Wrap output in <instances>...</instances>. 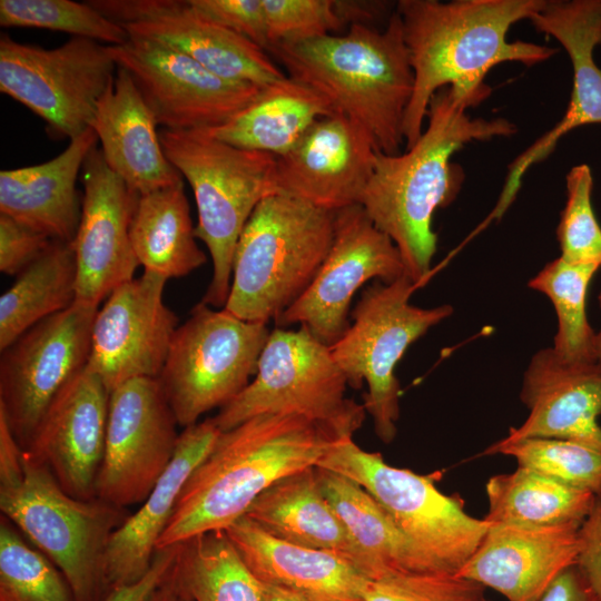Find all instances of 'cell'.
I'll list each match as a JSON object with an SVG mask.
<instances>
[{
    "mask_svg": "<svg viewBox=\"0 0 601 601\" xmlns=\"http://www.w3.org/2000/svg\"><path fill=\"white\" fill-rule=\"evenodd\" d=\"M474 101L452 87L432 98L416 142L398 155L377 152L359 205L398 248L407 276L422 285L437 248L434 214L459 195L464 171L453 155L472 141L511 137L518 128L506 118H472Z\"/></svg>",
    "mask_w": 601,
    "mask_h": 601,
    "instance_id": "6da1fadb",
    "label": "cell"
},
{
    "mask_svg": "<svg viewBox=\"0 0 601 601\" xmlns=\"http://www.w3.org/2000/svg\"><path fill=\"white\" fill-rule=\"evenodd\" d=\"M546 0H400L396 4L414 75L404 118L405 147L420 138L430 102L444 87L470 97L475 105L491 93L484 82L503 62L525 67L546 61L555 48L509 41L510 28L543 8Z\"/></svg>",
    "mask_w": 601,
    "mask_h": 601,
    "instance_id": "7a4b0ae2",
    "label": "cell"
},
{
    "mask_svg": "<svg viewBox=\"0 0 601 601\" xmlns=\"http://www.w3.org/2000/svg\"><path fill=\"white\" fill-rule=\"evenodd\" d=\"M341 439L296 414H260L221 432L184 485L157 550L226 530L274 483L318 466Z\"/></svg>",
    "mask_w": 601,
    "mask_h": 601,
    "instance_id": "3957f363",
    "label": "cell"
},
{
    "mask_svg": "<svg viewBox=\"0 0 601 601\" xmlns=\"http://www.w3.org/2000/svg\"><path fill=\"white\" fill-rule=\"evenodd\" d=\"M268 53L287 76L312 87L336 112L361 125L378 152L401 154L414 75L396 10L381 30L353 23L344 35L283 41Z\"/></svg>",
    "mask_w": 601,
    "mask_h": 601,
    "instance_id": "277c9868",
    "label": "cell"
},
{
    "mask_svg": "<svg viewBox=\"0 0 601 601\" xmlns=\"http://www.w3.org/2000/svg\"><path fill=\"white\" fill-rule=\"evenodd\" d=\"M0 510L63 573L78 601L109 593L105 559L128 509L69 495L51 471L23 450L0 414Z\"/></svg>",
    "mask_w": 601,
    "mask_h": 601,
    "instance_id": "5b68a950",
    "label": "cell"
},
{
    "mask_svg": "<svg viewBox=\"0 0 601 601\" xmlns=\"http://www.w3.org/2000/svg\"><path fill=\"white\" fill-rule=\"evenodd\" d=\"M335 211L284 193L264 198L236 244L224 309L267 324L309 287L334 238Z\"/></svg>",
    "mask_w": 601,
    "mask_h": 601,
    "instance_id": "8992f818",
    "label": "cell"
},
{
    "mask_svg": "<svg viewBox=\"0 0 601 601\" xmlns=\"http://www.w3.org/2000/svg\"><path fill=\"white\" fill-rule=\"evenodd\" d=\"M164 152L194 193L195 236L207 247L213 277L201 302L224 308L231 284L234 252L257 205L278 193L276 157L235 147L204 131L161 129Z\"/></svg>",
    "mask_w": 601,
    "mask_h": 601,
    "instance_id": "52a82bcc",
    "label": "cell"
},
{
    "mask_svg": "<svg viewBox=\"0 0 601 601\" xmlns=\"http://www.w3.org/2000/svg\"><path fill=\"white\" fill-rule=\"evenodd\" d=\"M347 385L329 346L304 327H276L262 351L254 380L214 420L225 432L260 414H296L341 437H353L366 411L345 397Z\"/></svg>",
    "mask_w": 601,
    "mask_h": 601,
    "instance_id": "ba28073f",
    "label": "cell"
},
{
    "mask_svg": "<svg viewBox=\"0 0 601 601\" xmlns=\"http://www.w3.org/2000/svg\"><path fill=\"white\" fill-rule=\"evenodd\" d=\"M420 286L407 275L390 284L374 280L352 312L353 324L331 346L348 385L359 388L366 382L363 406L385 444L394 440L400 417L397 363L414 342L454 311L447 304L431 308L412 305L410 297Z\"/></svg>",
    "mask_w": 601,
    "mask_h": 601,
    "instance_id": "9c48e42d",
    "label": "cell"
},
{
    "mask_svg": "<svg viewBox=\"0 0 601 601\" xmlns=\"http://www.w3.org/2000/svg\"><path fill=\"white\" fill-rule=\"evenodd\" d=\"M318 467L367 491L442 572L456 574L489 529L484 519L467 514L459 499L443 494L432 477L387 464L381 453L361 449L353 437L337 441Z\"/></svg>",
    "mask_w": 601,
    "mask_h": 601,
    "instance_id": "30bf717a",
    "label": "cell"
},
{
    "mask_svg": "<svg viewBox=\"0 0 601 601\" xmlns=\"http://www.w3.org/2000/svg\"><path fill=\"white\" fill-rule=\"evenodd\" d=\"M266 325L203 302L193 307L177 327L157 377L178 425L197 423L249 384L269 336Z\"/></svg>",
    "mask_w": 601,
    "mask_h": 601,
    "instance_id": "8fae6325",
    "label": "cell"
},
{
    "mask_svg": "<svg viewBox=\"0 0 601 601\" xmlns=\"http://www.w3.org/2000/svg\"><path fill=\"white\" fill-rule=\"evenodd\" d=\"M117 65L106 45L72 37L52 49L0 36V91L39 116L58 138L82 134L114 83Z\"/></svg>",
    "mask_w": 601,
    "mask_h": 601,
    "instance_id": "7c38bea8",
    "label": "cell"
},
{
    "mask_svg": "<svg viewBox=\"0 0 601 601\" xmlns=\"http://www.w3.org/2000/svg\"><path fill=\"white\" fill-rule=\"evenodd\" d=\"M97 311L75 300L1 351L0 414L23 450L59 392L86 367Z\"/></svg>",
    "mask_w": 601,
    "mask_h": 601,
    "instance_id": "4fadbf2b",
    "label": "cell"
},
{
    "mask_svg": "<svg viewBox=\"0 0 601 601\" xmlns=\"http://www.w3.org/2000/svg\"><path fill=\"white\" fill-rule=\"evenodd\" d=\"M407 275L394 242L361 205L335 211L331 249L306 292L276 319L285 328L299 324L327 346L347 331L354 294L371 279L385 284Z\"/></svg>",
    "mask_w": 601,
    "mask_h": 601,
    "instance_id": "5bb4252c",
    "label": "cell"
},
{
    "mask_svg": "<svg viewBox=\"0 0 601 601\" xmlns=\"http://www.w3.org/2000/svg\"><path fill=\"white\" fill-rule=\"evenodd\" d=\"M177 425L158 378L138 377L116 387L96 496L122 509L141 504L173 460Z\"/></svg>",
    "mask_w": 601,
    "mask_h": 601,
    "instance_id": "9a60e30c",
    "label": "cell"
},
{
    "mask_svg": "<svg viewBox=\"0 0 601 601\" xmlns=\"http://www.w3.org/2000/svg\"><path fill=\"white\" fill-rule=\"evenodd\" d=\"M107 48L117 67L129 73L162 129L218 127L263 89L221 78L188 56L151 40L129 37L126 43Z\"/></svg>",
    "mask_w": 601,
    "mask_h": 601,
    "instance_id": "2e32d148",
    "label": "cell"
},
{
    "mask_svg": "<svg viewBox=\"0 0 601 601\" xmlns=\"http://www.w3.org/2000/svg\"><path fill=\"white\" fill-rule=\"evenodd\" d=\"M129 37L181 52L215 75L266 87L287 75L270 55L246 38L201 17L189 0H89Z\"/></svg>",
    "mask_w": 601,
    "mask_h": 601,
    "instance_id": "e0dca14e",
    "label": "cell"
},
{
    "mask_svg": "<svg viewBox=\"0 0 601 601\" xmlns=\"http://www.w3.org/2000/svg\"><path fill=\"white\" fill-rule=\"evenodd\" d=\"M167 280L144 272L98 308L86 368L110 393L127 381L159 376L178 327L177 315L164 302Z\"/></svg>",
    "mask_w": 601,
    "mask_h": 601,
    "instance_id": "ac0fdd59",
    "label": "cell"
},
{
    "mask_svg": "<svg viewBox=\"0 0 601 601\" xmlns=\"http://www.w3.org/2000/svg\"><path fill=\"white\" fill-rule=\"evenodd\" d=\"M530 22L568 53L573 72L571 96L559 122L510 164L486 223L502 218L516 198L525 173L544 160L561 138L582 126L601 125V68L594 59V50L601 45V0H546Z\"/></svg>",
    "mask_w": 601,
    "mask_h": 601,
    "instance_id": "d6986e66",
    "label": "cell"
},
{
    "mask_svg": "<svg viewBox=\"0 0 601 601\" xmlns=\"http://www.w3.org/2000/svg\"><path fill=\"white\" fill-rule=\"evenodd\" d=\"M81 181V217L72 240L77 262L76 300L99 306L139 266L129 226L137 194L106 164L95 147L87 156Z\"/></svg>",
    "mask_w": 601,
    "mask_h": 601,
    "instance_id": "ffe728a7",
    "label": "cell"
},
{
    "mask_svg": "<svg viewBox=\"0 0 601 601\" xmlns=\"http://www.w3.org/2000/svg\"><path fill=\"white\" fill-rule=\"evenodd\" d=\"M377 152L361 125L334 112L319 118L287 154L276 157L275 185L278 193L333 211L359 205Z\"/></svg>",
    "mask_w": 601,
    "mask_h": 601,
    "instance_id": "44dd1931",
    "label": "cell"
},
{
    "mask_svg": "<svg viewBox=\"0 0 601 601\" xmlns=\"http://www.w3.org/2000/svg\"><path fill=\"white\" fill-rule=\"evenodd\" d=\"M109 397L100 378L85 367L52 401L24 449L76 499L97 497Z\"/></svg>",
    "mask_w": 601,
    "mask_h": 601,
    "instance_id": "7402d4cb",
    "label": "cell"
},
{
    "mask_svg": "<svg viewBox=\"0 0 601 601\" xmlns=\"http://www.w3.org/2000/svg\"><path fill=\"white\" fill-rule=\"evenodd\" d=\"M526 420L502 440L559 439L601 451V359L570 363L552 347L538 351L522 381Z\"/></svg>",
    "mask_w": 601,
    "mask_h": 601,
    "instance_id": "603a6c76",
    "label": "cell"
},
{
    "mask_svg": "<svg viewBox=\"0 0 601 601\" xmlns=\"http://www.w3.org/2000/svg\"><path fill=\"white\" fill-rule=\"evenodd\" d=\"M581 524H489L477 549L456 573L508 601H536L564 569L577 563Z\"/></svg>",
    "mask_w": 601,
    "mask_h": 601,
    "instance_id": "cb8c5ba5",
    "label": "cell"
},
{
    "mask_svg": "<svg viewBox=\"0 0 601 601\" xmlns=\"http://www.w3.org/2000/svg\"><path fill=\"white\" fill-rule=\"evenodd\" d=\"M224 531L260 583L309 601H364L368 577L349 559L280 540L246 515Z\"/></svg>",
    "mask_w": 601,
    "mask_h": 601,
    "instance_id": "d4e9b609",
    "label": "cell"
},
{
    "mask_svg": "<svg viewBox=\"0 0 601 601\" xmlns=\"http://www.w3.org/2000/svg\"><path fill=\"white\" fill-rule=\"evenodd\" d=\"M221 431L214 417L184 428L173 460L138 511L112 534L105 559L108 591L139 581L149 571L157 542L188 477L208 455Z\"/></svg>",
    "mask_w": 601,
    "mask_h": 601,
    "instance_id": "484cf974",
    "label": "cell"
},
{
    "mask_svg": "<svg viewBox=\"0 0 601 601\" xmlns=\"http://www.w3.org/2000/svg\"><path fill=\"white\" fill-rule=\"evenodd\" d=\"M157 126L131 77L118 67L90 127L108 167L137 195L183 180L164 152Z\"/></svg>",
    "mask_w": 601,
    "mask_h": 601,
    "instance_id": "4316f807",
    "label": "cell"
},
{
    "mask_svg": "<svg viewBox=\"0 0 601 601\" xmlns=\"http://www.w3.org/2000/svg\"><path fill=\"white\" fill-rule=\"evenodd\" d=\"M98 137L89 127L49 161L0 171V214L53 240L72 242L81 217L77 178Z\"/></svg>",
    "mask_w": 601,
    "mask_h": 601,
    "instance_id": "83f0119b",
    "label": "cell"
},
{
    "mask_svg": "<svg viewBox=\"0 0 601 601\" xmlns=\"http://www.w3.org/2000/svg\"><path fill=\"white\" fill-rule=\"evenodd\" d=\"M245 515L280 540L343 555L367 575L357 548L322 490L316 466L274 483Z\"/></svg>",
    "mask_w": 601,
    "mask_h": 601,
    "instance_id": "f1b7e54d",
    "label": "cell"
},
{
    "mask_svg": "<svg viewBox=\"0 0 601 601\" xmlns=\"http://www.w3.org/2000/svg\"><path fill=\"white\" fill-rule=\"evenodd\" d=\"M336 112L312 87L286 76L259 95L225 124L200 130L238 148L275 157L287 154L322 117Z\"/></svg>",
    "mask_w": 601,
    "mask_h": 601,
    "instance_id": "f546056e",
    "label": "cell"
},
{
    "mask_svg": "<svg viewBox=\"0 0 601 601\" xmlns=\"http://www.w3.org/2000/svg\"><path fill=\"white\" fill-rule=\"evenodd\" d=\"M316 467L322 490L357 548L368 579L388 571L442 572L361 485Z\"/></svg>",
    "mask_w": 601,
    "mask_h": 601,
    "instance_id": "4dcf8cb0",
    "label": "cell"
},
{
    "mask_svg": "<svg viewBox=\"0 0 601 601\" xmlns=\"http://www.w3.org/2000/svg\"><path fill=\"white\" fill-rule=\"evenodd\" d=\"M134 253L145 272L184 277L203 266L184 180L138 195L129 226Z\"/></svg>",
    "mask_w": 601,
    "mask_h": 601,
    "instance_id": "1f68e13d",
    "label": "cell"
},
{
    "mask_svg": "<svg viewBox=\"0 0 601 601\" xmlns=\"http://www.w3.org/2000/svg\"><path fill=\"white\" fill-rule=\"evenodd\" d=\"M489 524L546 526L581 524L595 494L562 483L535 470L519 466L491 476L485 485Z\"/></svg>",
    "mask_w": 601,
    "mask_h": 601,
    "instance_id": "d6a6232c",
    "label": "cell"
},
{
    "mask_svg": "<svg viewBox=\"0 0 601 601\" xmlns=\"http://www.w3.org/2000/svg\"><path fill=\"white\" fill-rule=\"evenodd\" d=\"M76 285L72 242L52 240L0 297V351L36 324L70 307Z\"/></svg>",
    "mask_w": 601,
    "mask_h": 601,
    "instance_id": "836d02e7",
    "label": "cell"
},
{
    "mask_svg": "<svg viewBox=\"0 0 601 601\" xmlns=\"http://www.w3.org/2000/svg\"><path fill=\"white\" fill-rule=\"evenodd\" d=\"M174 574L178 590L193 601H263L262 583L225 531L181 543Z\"/></svg>",
    "mask_w": 601,
    "mask_h": 601,
    "instance_id": "e575fe53",
    "label": "cell"
},
{
    "mask_svg": "<svg viewBox=\"0 0 601 601\" xmlns=\"http://www.w3.org/2000/svg\"><path fill=\"white\" fill-rule=\"evenodd\" d=\"M599 268L598 265L573 264L558 257L548 263L528 284L530 288L543 293L554 307L558 331L552 349L565 362L598 359L597 333L588 319L587 295Z\"/></svg>",
    "mask_w": 601,
    "mask_h": 601,
    "instance_id": "d590c367",
    "label": "cell"
},
{
    "mask_svg": "<svg viewBox=\"0 0 601 601\" xmlns=\"http://www.w3.org/2000/svg\"><path fill=\"white\" fill-rule=\"evenodd\" d=\"M0 601H78L58 566L3 515L0 518Z\"/></svg>",
    "mask_w": 601,
    "mask_h": 601,
    "instance_id": "8d00e7d4",
    "label": "cell"
},
{
    "mask_svg": "<svg viewBox=\"0 0 601 601\" xmlns=\"http://www.w3.org/2000/svg\"><path fill=\"white\" fill-rule=\"evenodd\" d=\"M0 26L66 32L106 46H120L129 40L121 24L100 13L88 1L1 0Z\"/></svg>",
    "mask_w": 601,
    "mask_h": 601,
    "instance_id": "74e56055",
    "label": "cell"
},
{
    "mask_svg": "<svg viewBox=\"0 0 601 601\" xmlns=\"http://www.w3.org/2000/svg\"><path fill=\"white\" fill-rule=\"evenodd\" d=\"M484 454H503L525 466L568 485L601 493V451L568 440L530 437L508 442L500 440Z\"/></svg>",
    "mask_w": 601,
    "mask_h": 601,
    "instance_id": "f35d334b",
    "label": "cell"
},
{
    "mask_svg": "<svg viewBox=\"0 0 601 601\" xmlns=\"http://www.w3.org/2000/svg\"><path fill=\"white\" fill-rule=\"evenodd\" d=\"M263 3L269 48L283 41L338 35L345 26L368 23L374 14L370 9L373 6L356 1L263 0Z\"/></svg>",
    "mask_w": 601,
    "mask_h": 601,
    "instance_id": "ab89813d",
    "label": "cell"
},
{
    "mask_svg": "<svg viewBox=\"0 0 601 601\" xmlns=\"http://www.w3.org/2000/svg\"><path fill=\"white\" fill-rule=\"evenodd\" d=\"M566 200L556 228L562 259L601 267V226L592 207L593 177L589 165L573 166L565 176Z\"/></svg>",
    "mask_w": 601,
    "mask_h": 601,
    "instance_id": "60d3db41",
    "label": "cell"
},
{
    "mask_svg": "<svg viewBox=\"0 0 601 601\" xmlns=\"http://www.w3.org/2000/svg\"><path fill=\"white\" fill-rule=\"evenodd\" d=\"M484 590L453 573L388 571L368 579L364 601H484Z\"/></svg>",
    "mask_w": 601,
    "mask_h": 601,
    "instance_id": "b9f144b4",
    "label": "cell"
},
{
    "mask_svg": "<svg viewBox=\"0 0 601 601\" xmlns=\"http://www.w3.org/2000/svg\"><path fill=\"white\" fill-rule=\"evenodd\" d=\"M197 13L257 45L269 49L263 0H189Z\"/></svg>",
    "mask_w": 601,
    "mask_h": 601,
    "instance_id": "7bdbcfd3",
    "label": "cell"
},
{
    "mask_svg": "<svg viewBox=\"0 0 601 601\" xmlns=\"http://www.w3.org/2000/svg\"><path fill=\"white\" fill-rule=\"evenodd\" d=\"M53 239L0 214V272L20 274Z\"/></svg>",
    "mask_w": 601,
    "mask_h": 601,
    "instance_id": "ee69618b",
    "label": "cell"
},
{
    "mask_svg": "<svg viewBox=\"0 0 601 601\" xmlns=\"http://www.w3.org/2000/svg\"><path fill=\"white\" fill-rule=\"evenodd\" d=\"M580 549L577 565L601 601V493L579 528Z\"/></svg>",
    "mask_w": 601,
    "mask_h": 601,
    "instance_id": "f6af8a7d",
    "label": "cell"
},
{
    "mask_svg": "<svg viewBox=\"0 0 601 601\" xmlns=\"http://www.w3.org/2000/svg\"><path fill=\"white\" fill-rule=\"evenodd\" d=\"M179 545L157 550L151 566L144 578L110 590L102 601H148L171 573Z\"/></svg>",
    "mask_w": 601,
    "mask_h": 601,
    "instance_id": "bcb514c9",
    "label": "cell"
},
{
    "mask_svg": "<svg viewBox=\"0 0 601 601\" xmlns=\"http://www.w3.org/2000/svg\"><path fill=\"white\" fill-rule=\"evenodd\" d=\"M536 601H599L577 564L564 569Z\"/></svg>",
    "mask_w": 601,
    "mask_h": 601,
    "instance_id": "7dc6e473",
    "label": "cell"
},
{
    "mask_svg": "<svg viewBox=\"0 0 601 601\" xmlns=\"http://www.w3.org/2000/svg\"><path fill=\"white\" fill-rule=\"evenodd\" d=\"M178 597L179 591L173 569L167 580L157 589L148 601H178Z\"/></svg>",
    "mask_w": 601,
    "mask_h": 601,
    "instance_id": "c3c4849f",
    "label": "cell"
},
{
    "mask_svg": "<svg viewBox=\"0 0 601 601\" xmlns=\"http://www.w3.org/2000/svg\"><path fill=\"white\" fill-rule=\"evenodd\" d=\"M262 588L263 601H309L304 597L278 587L262 583Z\"/></svg>",
    "mask_w": 601,
    "mask_h": 601,
    "instance_id": "681fc988",
    "label": "cell"
},
{
    "mask_svg": "<svg viewBox=\"0 0 601 601\" xmlns=\"http://www.w3.org/2000/svg\"><path fill=\"white\" fill-rule=\"evenodd\" d=\"M595 352L599 359H601V329L597 333L595 336Z\"/></svg>",
    "mask_w": 601,
    "mask_h": 601,
    "instance_id": "f907efd6",
    "label": "cell"
},
{
    "mask_svg": "<svg viewBox=\"0 0 601 601\" xmlns=\"http://www.w3.org/2000/svg\"><path fill=\"white\" fill-rule=\"evenodd\" d=\"M179 591V590H178ZM178 601H193L190 598H188L187 595L183 594L180 591H179V597H178Z\"/></svg>",
    "mask_w": 601,
    "mask_h": 601,
    "instance_id": "816d5d0a",
    "label": "cell"
},
{
    "mask_svg": "<svg viewBox=\"0 0 601 601\" xmlns=\"http://www.w3.org/2000/svg\"><path fill=\"white\" fill-rule=\"evenodd\" d=\"M598 303H599V307H600V309H601V290H600V293H599V295H598Z\"/></svg>",
    "mask_w": 601,
    "mask_h": 601,
    "instance_id": "f5cc1de1",
    "label": "cell"
},
{
    "mask_svg": "<svg viewBox=\"0 0 601 601\" xmlns=\"http://www.w3.org/2000/svg\"><path fill=\"white\" fill-rule=\"evenodd\" d=\"M484 601H489V600L485 599Z\"/></svg>",
    "mask_w": 601,
    "mask_h": 601,
    "instance_id": "db71d44e",
    "label": "cell"
}]
</instances>
